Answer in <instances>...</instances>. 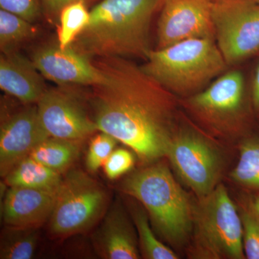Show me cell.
<instances>
[{"mask_svg": "<svg viewBox=\"0 0 259 259\" xmlns=\"http://www.w3.org/2000/svg\"><path fill=\"white\" fill-rule=\"evenodd\" d=\"M107 83L92 87L89 98L97 129L128 146L141 161L166 156L175 131L171 93L124 58L93 61Z\"/></svg>", "mask_w": 259, "mask_h": 259, "instance_id": "obj_1", "label": "cell"}, {"mask_svg": "<svg viewBox=\"0 0 259 259\" xmlns=\"http://www.w3.org/2000/svg\"><path fill=\"white\" fill-rule=\"evenodd\" d=\"M163 0H101L70 47L88 59L143 57L149 47V28Z\"/></svg>", "mask_w": 259, "mask_h": 259, "instance_id": "obj_2", "label": "cell"}, {"mask_svg": "<svg viewBox=\"0 0 259 259\" xmlns=\"http://www.w3.org/2000/svg\"><path fill=\"white\" fill-rule=\"evenodd\" d=\"M120 190L144 205L167 241L176 245L187 239L193 226V207L166 165H150L134 172L122 182Z\"/></svg>", "mask_w": 259, "mask_h": 259, "instance_id": "obj_3", "label": "cell"}, {"mask_svg": "<svg viewBox=\"0 0 259 259\" xmlns=\"http://www.w3.org/2000/svg\"><path fill=\"white\" fill-rule=\"evenodd\" d=\"M143 71L170 93H197L221 76L227 64L214 39L192 38L151 50Z\"/></svg>", "mask_w": 259, "mask_h": 259, "instance_id": "obj_4", "label": "cell"}, {"mask_svg": "<svg viewBox=\"0 0 259 259\" xmlns=\"http://www.w3.org/2000/svg\"><path fill=\"white\" fill-rule=\"evenodd\" d=\"M194 212L197 252L206 258L243 259V223L226 187L202 197Z\"/></svg>", "mask_w": 259, "mask_h": 259, "instance_id": "obj_5", "label": "cell"}, {"mask_svg": "<svg viewBox=\"0 0 259 259\" xmlns=\"http://www.w3.org/2000/svg\"><path fill=\"white\" fill-rule=\"evenodd\" d=\"M108 197L105 189L81 170L63 177L49 229L55 238H64L91 229L105 215Z\"/></svg>", "mask_w": 259, "mask_h": 259, "instance_id": "obj_6", "label": "cell"}, {"mask_svg": "<svg viewBox=\"0 0 259 259\" xmlns=\"http://www.w3.org/2000/svg\"><path fill=\"white\" fill-rule=\"evenodd\" d=\"M214 36L227 64L240 62L259 50V3L213 1Z\"/></svg>", "mask_w": 259, "mask_h": 259, "instance_id": "obj_7", "label": "cell"}, {"mask_svg": "<svg viewBox=\"0 0 259 259\" xmlns=\"http://www.w3.org/2000/svg\"><path fill=\"white\" fill-rule=\"evenodd\" d=\"M166 156L185 185L199 197H205L217 187L219 156L203 138L192 132L175 134Z\"/></svg>", "mask_w": 259, "mask_h": 259, "instance_id": "obj_8", "label": "cell"}, {"mask_svg": "<svg viewBox=\"0 0 259 259\" xmlns=\"http://www.w3.org/2000/svg\"><path fill=\"white\" fill-rule=\"evenodd\" d=\"M37 110L49 137L83 141L98 131L82 100L66 89H47Z\"/></svg>", "mask_w": 259, "mask_h": 259, "instance_id": "obj_9", "label": "cell"}, {"mask_svg": "<svg viewBox=\"0 0 259 259\" xmlns=\"http://www.w3.org/2000/svg\"><path fill=\"white\" fill-rule=\"evenodd\" d=\"M212 0H163L158 22L157 49L192 38L215 40Z\"/></svg>", "mask_w": 259, "mask_h": 259, "instance_id": "obj_10", "label": "cell"}, {"mask_svg": "<svg viewBox=\"0 0 259 259\" xmlns=\"http://www.w3.org/2000/svg\"><path fill=\"white\" fill-rule=\"evenodd\" d=\"M32 62L46 79L61 87L96 86L107 83L105 73L91 59L71 47L47 46L32 54Z\"/></svg>", "mask_w": 259, "mask_h": 259, "instance_id": "obj_11", "label": "cell"}, {"mask_svg": "<svg viewBox=\"0 0 259 259\" xmlns=\"http://www.w3.org/2000/svg\"><path fill=\"white\" fill-rule=\"evenodd\" d=\"M245 97V80L238 70L221 74L188 100L192 111L214 125H228L240 115Z\"/></svg>", "mask_w": 259, "mask_h": 259, "instance_id": "obj_12", "label": "cell"}, {"mask_svg": "<svg viewBox=\"0 0 259 259\" xmlns=\"http://www.w3.org/2000/svg\"><path fill=\"white\" fill-rule=\"evenodd\" d=\"M49 137L37 107L23 109L4 121L0 130V175L5 178L32 150Z\"/></svg>", "mask_w": 259, "mask_h": 259, "instance_id": "obj_13", "label": "cell"}, {"mask_svg": "<svg viewBox=\"0 0 259 259\" xmlns=\"http://www.w3.org/2000/svg\"><path fill=\"white\" fill-rule=\"evenodd\" d=\"M59 189L41 190L10 187L2 204V215L5 225L37 229L49 222Z\"/></svg>", "mask_w": 259, "mask_h": 259, "instance_id": "obj_14", "label": "cell"}, {"mask_svg": "<svg viewBox=\"0 0 259 259\" xmlns=\"http://www.w3.org/2000/svg\"><path fill=\"white\" fill-rule=\"evenodd\" d=\"M93 241L102 258L138 259L141 256L134 228L119 203L105 214L94 233Z\"/></svg>", "mask_w": 259, "mask_h": 259, "instance_id": "obj_15", "label": "cell"}, {"mask_svg": "<svg viewBox=\"0 0 259 259\" xmlns=\"http://www.w3.org/2000/svg\"><path fill=\"white\" fill-rule=\"evenodd\" d=\"M0 88L27 105L37 104L47 90L32 61L15 51L2 53Z\"/></svg>", "mask_w": 259, "mask_h": 259, "instance_id": "obj_16", "label": "cell"}, {"mask_svg": "<svg viewBox=\"0 0 259 259\" xmlns=\"http://www.w3.org/2000/svg\"><path fill=\"white\" fill-rule=\"evenodd\" d=\"M4 179L9 187L56 190L60 187L63 177L59 172L28 156L18 163Z\"/></svg>", "mask_w": 259, "mask_h": 259, "instance_id": "obj_17", "label": "cell"}, {"mask_svg": "<svg viewBox=\"0 0 259 259\" xmlns=\"http://www.w3.org/2000/svg\"><path fill=\"white\" fill-rule=\"evenodd\" d=\"M81 141L49 137L37 145L29 156L62 175L79 157Z\"/></svg>", "mask_w": 259, "mask_h": 259, "instance_id": "obj_18", "label": "cell"}, {"mask_svg": "<svg viewBox=\"0 0 259 259\" xmlns=\"http://www.w3.org/2000/svg\"><path fill=\"white\" fill-rule=\"evenodd\" d=\"M37 241V229L7 226L2 233L0 258H32Z\"/></svg>", "mask_w": 259, "mask_h": 259, "instance_id": "obj_19", "label": "cell"}, {"mask_svg": "<svg viewBox=\"0 0 259 259\" xmlns=\"http://www.w3.org/2000/svg\"><path fill=\"white\" fill-rule=\"evenodd\" d=\"M88 5L83 1L74 2L61 10L58 37L61 49L69 47L88 25L90 18Z\"/></svg>", "mask_w": 259, "mask_h": 259, "instance_id": "obj_20", "label": "cell"}, {"mask_svg": "<svg viewBox=\"0 0 259 259\" xmlns=\"http://www.w3.org/2000/svg\"><path fill=\"white\" fill-rule=\"evenodd\" d=\"M231 177L240 185L259 190V139H249L242 144Z\"/></svg>", "mask_w": 259, "mask_h": 259, "instance_id": "obj_21", "label": "cell"}, {"mask_svg": "<svg viewBox=\"0 0 259 259\" xmlns=\"http://www.w3.org/2000/svg\"><path fill=\"white\" fill-rule=\"evenodd\" d=\"M35 29L31 23L18 15L0 10V48L2 53L14 51V47L31 38Z\"/></svg>", "mask_w": 259, "mask_h": 259, "instance_id": "obj_22", "label": "cell"}, {"mask_svg": "<svg viewBox=\"0 0 259 259\" xmlns=\"http://www.w3.org/2000/svg\"><path fill=\"white\" fill-rule=\"evenodd\" d=\"M133 218L137 229L143 255L148 259H177L178 256L171 248L156 238L150 227L148 218L142 209H134Z\"/></svg>", "mask_w": 259, "mask_h": 259, "instance_id": "obj_23", "label": "cell"}, {"mask_svg": "<svg viewBox=\"0 0 259 259\" xmlns=\"http://www.w3.org/2000/svg\"><path fill=\"white\" fill-rule=\"evenodd\" d=\"M117 140L106 133L96 135L90 142L86 158L89 171L96 172L107 161L115 150Z\"/></svg>", "mask_w": 259, "mask_h": 259, "instance_id": "obj_24", "label": "cell"}, {"mask_svg": "<svg viewBox=\"0 0 259 259\" xmlns=\"http://www.w3.org/2000/svg\"><path fill=\"white\" fill-rule=\"evenodd\" d=\"M243 245L245 258L259 259V220L253 208L242 214Z\"/></svg>", "mask_w": 259, "mask_h": 259, "instance_id": "obj_25", "label": "cell"}, {"mask_svg": "<svg viewBox=\"0 0 259 259\" xmlns=\"http://www.w3.org/2000/svg\"><path fill=\"white\" fill-rule=\"evenodd\" d=\"M135 158L133 153L124 148L114 150L104 163V172L107 178L117 180L128 172L134 166Z\"/></svg>", "mask_w": 259, "mask_h": 259, "instance_id": "obj_26", "label": "cell"}, {"mask_svg": "<svg viewBox=\"0 0 259 259\" xmlns=\"http://www.w3.org/2000/svg\"><path fill=\"white\" fill-rule=\"evenodd\" d=\"M0 8L30 23L40 18L42 11L40 0H0Z\"/></svg>", "mask_w": 259, "mask_h": 259, "instance_id": "obj_27", "label": "cell"}, {"mask_svg": "<svg viewBox=\"0 0 259 259\" xmlns=\"http://www.w3.org/2000/svg\"><path fill=\"white\" fill-rule=\"evenodd\" d=\"M83 1L89 4L97 0H40L42 10L49 16L57 17L60 15L61 10L65 7L74 2Z\"/></svg>", "mask_w": 259, "mask_h": 259, "instance_id": "obj_28", "label": "cell"}, {"mask_svg": "<svg viewBox=\"0 0 259 259\" xmlns=\"http://www.w3.org/2000/svg\"><path fill=\"white\" fill-rule=\"evenodd\" d=\"M252 101L255 108L259 110V64L255 70L252 84Z\"/></svg>", "mask_w": 259, "mask_h": 259, "instance_id": "obj_29", "label": "cell"}, {"mask_svg": "<svg viewBox=\"0 0 259 259\" xmlns=\"http://www.w3.org/2000/svg\"><path fill=\"white\" fill-rule=\"evenodd\" d=\"M253 211H254L255 214H256L257 218L259 220V196L255 199L254 203L253 204Z\"/></svg>", "mask_w": 259, "mask_h": 259, "instance_id": "obj_30", "label": "cell"}, {"mask_svg": "<svg viewBox=\"0 0 259 259\" xmlns=\"http://www.w3.org/2000/svg\"><path fill=\"white\" fill-rule=\"evenodd\" d=\"M253 1L257 2V3H259V0H253Z\"/></svg>", "mask_w": 259, "mask_h": 259, "instance_id": "obj_31", "label": "cell"}, {"mask_svg": "<svg viewBox=\"0 0 259 259\" xmlns=\"http://www.w3.org/2000/svg\"><path fill=\"white\" fill-rule=\"evenodd\" d=\"M212 1H216V0H212Z\"/></svg>", "mask_w": 259, "mask_h": 259, "instance_id": "obj_32", "label": "cell"}]
</instances>
